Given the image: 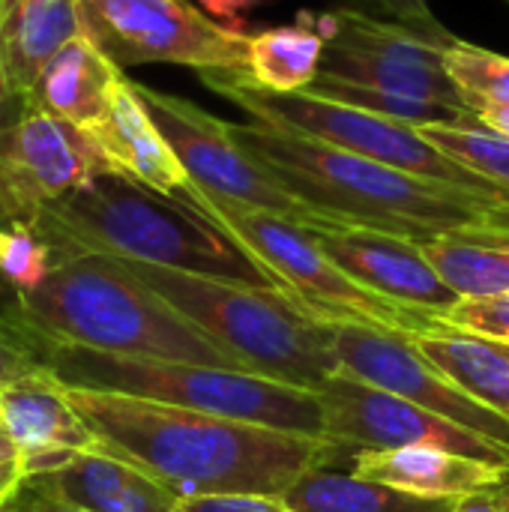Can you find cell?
<instances>
[{"mask_svg": "<svg viewBox=\"0 0 509 512\" xmlns=\"http://www.w3.org/2000/svg\"><path fill=\"white\" fill-rule=\"evenodd\" d=\"M282 501L294 512H456L462 501L417 498L354 474L312 468L303 474Z\"/></svg>", "mask_w": 509, "mask_h": 512, "instance_id": "603a6c76", "label": "cell"}, {"mask_svg": "<svg viewBox=\"0 0 509 512\" xmlns=\"http://www.w3.org/2000/svg\"><path fill=\"white\" fill-rule=\"evenodd\" d=\"M306 231L354 282L384 300L438 318L459 303L417 240L345 222H327Z\"/></svg>", "mask_w": 509, "mask_h": 512, "instance_id": "9a60e30c", "label": "cell"}, {"mask_svg": "<svg viewBox=\"0 0 509 512\" xmlns=\"http://www.w3.org/2000/svg\"><path fill=\"white\" fill-rule=\"evenodd\" d=\"M39 369H42L39 336L15 315L12 318L0 315V387L24 375H33Z\"/></svg>", "mask_w": 509, "mask_h": 512, "instance_id": "f546056e", "label": "cell"}, {"mask_svg": "<svg viewBox=\"0 0 509 512\" xmlns=\"http://www.w3.org/2000/svg\"><path fill=\"white\" fill-rule=\"evenodd\" d=\"M231 138L291 195L321 216L417 243L509 237V201L432 183L315 138L264 123H228Z\"/></svg>", "mask_w": 509, "mask_h": 512, "instance_id": "7a4b0ae2", "label": "cell"}, {"mask_svg": "<svg viewBox=\"0 0 509 512\" xmlns=\"http://www.w3.org/2000/svg\"><path fill=\"white\" fill-rule=\"evenodd\" d=\"M66 396L96 435L99 450L132 462L180 501L198 495L282 498L303 474L327 465L336 450L321 438L135 396L78 387H66Z\"/></svg>", "mask_w": 509, "mask_h": 512, "instance_id": "6da1fadb", "label": "cell"}, {"mask_svg": "<svg viewBox=\"0 0 509 512\" xmlns=\"http://www.w3.org/2000/svg\"><path fill=\"white\" fill-rule=\"evenodd\" d=\"M36 231L63 258L96 252L285 294L282 282L225 228L117 171L99 174L48 207Z\"/></svg>", "mask_w": 509, "mask_h": 512, "instance_id": "3957f363", "label": "cell"}, {"mask_svg": "<svg viewBox=\"0 0 509 512\" xmlns=\"http://www.w3.org/2000/svg\"><path fill=\"white\" fill-rule=\"evenodd\" d=\"M24 480L87 512H180V498L174 492L132 462L99 447L75 453L66 465Z\"/></svg>", "mask_w": 509, "mask_h": 512, "instance_id": "ac0fdd59", "label": "cell"}, {"mask_svg": "<svg viewBox=\"0 0 509 512\" xmlns=\"http://www.w3.org/2000/svg\"><path fill=\"white\" fill-rule=\"evenodd\" d=\"M195 210L237 237L294 297L306 315L330 327H360L384 336L411 339L432 330L441 318L384 300L354 282L312 234L276 213L195 198Z\"/></svg>", "mask_w": 509, "mask_h": 512, "instance_id": "52a82bcc", "label": "cell"}, {"mask_svg": "<svg viewBox=\"0 0 509 512\" xmlns=\"http://www.w3.org/2000/svg\"><path fill=\"white\" fill-rule=\"evenodd\" d=\"M126 264L189 324L234 357L243 372L312 393L339 372L336 327L306 315L294 297L138 261Z\"/></svg>", "mask_w": 509, "mask_h": 512, "instance_id": "5b68a950", "label": "cell"}, {"mask_svg": "<svg viewBox=\"0 0 509 512\" xmlns=\"http://www.w3.org/2000/svg\"><path fill=\"white\" fill-rule=\"evenodd\" d=\"M444 63L465 105L480 117L495 108H509V57L453 39L444 48Z\"/></svg>", "mask_w": 509, "mask_h": 512, "instance_id": "83f0119b", "label": "cell"}, {"mask_svg": "<svg viewBox=\"0 0 509 512\" xmlns=\"http://www.w3.org/2000/svg\"><path fill=\"white\" fill-rule=\"evenodd\" d=\"M0 423L18 450L24 477L54 471L75 453L96 450V435L48 369L0 387Z\"/></svg>", "mask_w": 509, "mask_h": 512, "instance_id": "2e32d148", "label": "cell"}, {"mask_svg": "<svg viewBox=\"0 0 509 512\" xmlns=\"http://www.w3.org/2000/svg\"><path fill=\"white\" fill-rule=\"evenodd\" d=\"M420 246L459 300L509 297V237H435Z\"/></svg>", "mask_w": 509, "mask_h": 512, "instance_id": "cb8c5ba5", "label": "cell"}, {"mask_svg": "<svg viewBox=\"0 0 509 512\" xmlns=\"http://www.w3.org/2000/svg\"><path fill=\"white\" fill-rule=\"evenodd\" d=\"M123 75L126 72L87 33H81L66 42L33 81L27 93L30 111H45L93 135L108 114L114 84Z\"/></svg>", "mask_w": 509, "mask_h": 512, "instance_id": "d6986e66", "label": "cell"}, {"mask_svg": "<svg viewBox=\"0 0 509 512\" xmlns=\"http://www.w3.org/2000/svg\"><path fill=\"white\" fill-rule=\"evenodd\" d=\"M480 120H483L486 126H492V129H498V132L509 135V108H495V111H486V114H480Z\"/></svg>", "mask_w": 509, "mask_h": 512, "instance_id": "f35d334b", "label": "cell"}, {"mask_svg": "<svg viewBox=\"0 0 509 512\" xmlns=\"http://www.w3.org/2000/svg\"><path fill=\"white\" fill-rule=\"evenodd\" d=\"M324 408V441L351 450H408L435 447L477 459L492 468H509V450L480 438L444 417H435L402 396L336 372L318 390Z\"/></svg>", "mask_w": 509, "mask_h": 512, "instance_id": "4fadbf2b", "label": "cell"}, {"mask_svg": "<svg viewBox=\"0 0 509 512\" xmlns=\"http://www.w3.org/2000/svg\"><path fill=\"white\" fill-rule=\"evenodd\" d=\"M0 512H87L81 507H72L66 501L51 498L48 492H42L39 486H33L30 480H21L18 489L0 501Z\"/></svg>", "mask_w": 509, "mask_h": 512, "instance_id": "836d02e7", "label": "cell"}, {"mask_svg": "<svg viewBox=\"0 0 509 512\" xmlns=\"http://www.w3.org/2000/svg\"><path fill=\"white\" fill-rule=\"evenodd\" d=\"M384 12H390L399 24L435 39V42H444L450 45L456 36L447 33V27L435 18V12L429 9V0H375Z\"/></svg>", "mask_w": 509, "mask_h": 512, "instance_id": "d6a6232c", "label": "cell"}, {"mask_svg": "<svg viewBox=\"0 0 509 512\" xmlns=\"http://www.w3.org/2000/svg\"><path fill=\"white\" fill-rule=\"evenodd\" d=\"M507 3H509V0H507Z\"/></svg>", "mask_w": 509, "mask_h": 512, "instance_id": "7bdbcfd3", "label": "cell"}, {"mask_svg": "<svg viewBox=\"0 0 509 512\" xmlns=\"http://www.w3.org/2000/svg\"><path fill=\"white\" fill-rule=\"evenodd\" d=\"M9 462H18V450H15L12 438L6 435V429L0 423V465H9Z\"/></svg>", "mask_w": 509, "mask_h": 512, "instance_id": "ab89813d", "label": "cell"}, {"mask_svg": "<svg viewBox=\"0 0 509 512\" xmlns=\"http://www.w3.org/2000/svg\"><path fill=\"white\" fill-rule=\"evenodd\" d=\"M12 297L15 318L60 345L240 369L234 357L144 285L126 261L111 255L81 252L63 258L33 288Z\"/></svg>", "mask_w": 509, "mask_h": 512, "instance_id": "277c9868", "label": "cell"}, {"mask_svg": "<svg viewBox=\"0 0 509 512\" xmlns=\"http://www.w3.org/2000/svg\"><path fill=\"white\" fill-rule=\"evenodd\" d=\"M201 78L210 90H216L219 96H225L228 102L252 114L255 123L324 141L330 147L357 153L363 159L399 168L405 174H414L432 183H447V186L468 189L474 195L509 201L507 189L477 177L474 171H468L465 165L441 153L432 141L420 135V129L408 123H396V120L315 96L309 90L276 93V90L261 87L252 75L204 72Z\"/></svg>", "mask_w": 509, "mask_h": 512, "instance_id": "ba28073f", "label": "cell"}, {"mask_svg": "<svg viewBox=\"0 0 509 512\" xmlns=\"http://www.w3.org/2000/svg\"><path fill=\"white\" fill-rule=\"evenodd\" d=\"M201 3H204V9H207L219 24H225L228 30L243 33L246 12H249L252 6H258L261 0H201Z\"/></svg>", "mask_w": 509, "mask_h": 512, "instance_id": "d590c367", "label": "cell"}, {"mask_svg": "<svg viewBox=\"0 0 509 512\" xmlns=\"http://www.w3.org/2000/svg\"><path fill=\"white\" fill-rule=\"evenodd\" d=\"M483 498L498 512H509V468L498 471V480L483 492Z\"/></svg>", "mask_w": 509, "mask_h": 512, "instance_id": "8d00e7d4", "label": "cell"}, {"mask_svg": "<svg viewBox=\"0 0 509 512\" xmlns=\"http://www.w3.org/2000/svg\"><path fill=\"white\" fill-rule=\"evenodd\" d=\"M111 171L117 168L93 135L30 111L0 132V222L36 228L48 207Z\"/></svg>", "mask_w": 509, "mask_h": 512, "instance_id": "7c38bea8", "label": "cell"}, {"mask_svg": "<svg viewBox=\"0 0 509 512\" xmlns=\"http://www.w3.org/2000/svg\"><path fill=\"white\" fill-rule=\"evenodd\" d=\"M444 321L471 330L477 336L495 339L509 345V297H492V300H459Z\"/></svg>", "mask_w": 509, "mask_h": 512, "instance_id": "4dcf8cb0", "label": "cell"}, {"mask_svg": "<svg viewBox=\"0 0 509 512\" xmlns=\"http://www.w3.org/2000/svg\"><path fill=\"white\" fill-rule=\"evenodd\" d=\"M27 114H30V99L15 84V78L9 75V66H6V60L0 54V132L9 129V126H15Z\"/></svg>", "mask_w": 509, "mask_h": 512, "instance_id": "e575fe53", "label": "cell"}, {"mask_svg": "<svg viewBox=\"0 0 509 512\" xmlns=\"http://www.w3.org/2000/svg\"><path fill=\"white\" fill-rule=\"evenodd\" d=\"M180 512H294L276 495H198L183 498Z\"/></svg>", "mask_w": 509, "mask_h": 512, "instance_id": "1f68e13d", "label": "cell"}, {"mask_svg": "<svg viewBox=\"0 0 509 512\" xmlns=\"http://www.w3.org/2000/svg\"><path fill=\"white\" fill-rule=\"evenodd\" d=\"M87 36L120 66L180 63L204 72L252 75V36L207 18L189 0H78Z\"/></svg>", "mask_w": 509, "mask_h": 512, "instance_id": "9c48e42d", "label": "cell"}, {"mask_svg": "<svg viewBox=\"0 0 509 512\" xmlns=\"http://www.w3.org/2000/svg\"><path fill=\"white\" fill-rule=\"evenodd\" d=\"M420 135L477 177L509 192V135L486 126L483 120L423 126Z\"/></svg>", "mask_w": 509, "mask_h": 512, "instance_id": "4316f807", "label": "cell"}, {"mask_svg": "<svg viewBox=\"0 0 509 512\" xmlns=\"http://www.w3.org/2000/svg\"><path fill=\"white\" fill-rule=\"evenodd\" d=\"M312 21L327 42L321 72L375 90L468 108L462 90L447 72L444 42L348 6L321 12Z\"/></svg>", "mask_w": 509, "mask_h": 512, "instance_id": "8fae6325", "label": "cell"}, {"mask_svg": "<svg viewBox=\"0 0 509 512\" xmlns=\"http://www.w3.org/2000/svg\"><path fill=\"white\" fill-rule=\"evenodd\" d=\"M456 512H498L483 495H477V498H468V501H462V507Z\"/></svg>", "mask_w": 509, "mask_h": 512, "instance_id": "60d3db41", "label": "cell"}, {"mask_svg": "<svg viewBox=\"0 0 509 512\" xmlns=\"http://www.w3.org/2000/svg\"><path fill=\"white\" fill-rule=\"evenodd\" d=\"M81 33L87 30L78 0H6L0 12V54L24 93L45 63Z\"/></svg>", "mask_w": 509, "mask_h": 512, "instance_id": "7402d4cb", "label": "cell"}, {"mask_svg": "<svg viewBox=\"0 0 509 512\" xmlns=\"http://www.w3.org/2000/svg\"><path fill=\"white\" fill-rule=\"evenodd\" d=\"M309 93L396 120V123H408L414 129L423 126H438V123H474L480 120L474 111L468 108H456V105H444V102H432V99H417V96H402V93H390V90H375V87H363L345 78H336L330 72H321Z\"/></svg>", "mask_w": 509, "mask_h": 512, "instance_id": "484cf974", "label": "cell"}, {"mask_svg": "<svg viewBox=\"0 0 509 512\" xmlns=\"http://www.w3.org/2000/svg\"><path fill=\"white\" fill-rule=\"evenodd\" d=\"M3 3H6V0H0V12H3Z\"/></svg>", "mask_w": 509, "mask_h": 512, "instance_id": "b9f144b4", "label": "cell"}, {"mask_svg": "<svg viewBox=\"0 0 509 512\" xmlns=\"http://www.w3.org/2000/svg\"><path fill=\"white\" fill-rule=\"evenodd\" d=\"M96 144L108 153L114 168L147 189L177 198L189 207H195V186L180 165L177 153L159 132L156 120L150 117L147 105L135 93L132 78H120L114 84L108 114L93 132Z\"/></svg>", "mask_w": 509, "mask_h": 512, "instance_id": "e0dca14e", "label": "cell"}, {"mask_svg": "<svg viewBox=\"0 0 509 512\" xmlns=\"http://www.w3.org/2000/svg\"><path fill=\"white\" fill-rule=\"evenodd\" d=\"M408 342L468 396L509 420V345L462 330L444 318Z\"/></svg>", "mask_w": 509, "mask_h": 512, "instance_id": "44dd1931", "label": "cell"}, {"mask_svg": "<svg viewBox=\"0 0 509 512\" xmlns=\"http://www.w3.org/2000/svg\"><path fill=\"white\" fill-rule=\"evenodd\" d=\"M39 360L42 369H48L66 387L135 396L159 405H174L324 441V408L318 393L288 387L252 372L105 354L60 345L42 336Z\"/></svg>", "mask_w": 509, "mask_h": 512, "instance_id": "8992f818", "label": "cell"}, {"mask_svg": "<svg viewBox=\"0 0 509 512\" xmlns=\"http://www.w3.org/2000/svg\"><path fill=\"white\" fill-rule=\"evenodd\" d=\"M327 42L309 15H300L297 24L270 27L252 36V78L276 93L309 90L321 75Z\"/></svg>", "mask_w": 509, "mask_h": 512, "instance_id": "d4e9b609", "label": "cell"}, {"mask_svg": "<svg viewBox=\"0 0 509 512\" xmlns=\"http://www.w3.org/2000/svg\"><path fill=\"white\" fill-rule=\"evenodd\" d=\"M339 372L381 387L411 405L444 417L480 438L509 450V420L468 396L459 384L441 375L408 339L384 336L360 327H336Z\"/></svg>", "mask_w": 509, "mask_h": 512, "instance_id": "5bb4252c", "label": "cell"}, {"mask_svg": "<svg viewBox=\"0 0 509 512\" xmlns=\"http://www.w3.org/2000/svg\"><path fill=\"white\" fill-rule=\"evenodd\" d=\"M57 261H63L60 249L33 225L0 222V279L9 282L12 294L33 288Z\"/></svg>", "mask_w": 509, "mask_h": 512, "instance_id": "f1b7e54d", "label": "cell"}, {"mask_svg": "<svg viewBox=\"0 0 509 512\" xmlns=\"http://www.w3.org/2000/svg\"><path fill=\"white\" fill-rule=\"evenodd\" d=\"M498 471L468 456H456L435 447H408V450H360L351 459V474L435 501H468L483 495Z\"/></svg>", "mask_w": 509, "mask_h": 512, "instance_id": "ffe728a7", "label": "cell"}, {"mask_svg": "<svg viewBox=\"0 0 509 512\" xmlns=\"http://www.w3.org/2000/svg\"><path fill=\"white\" fill-rule=\"evenodd\" d=\"M135 84V93L147 105L159 132L177 153L186 168L195 198L216 204H237L249 210H264L285 216L303 228H318L333 219L321 216L297 195H291L282 183H276L228 132V123L207 114L189 99L153 90L147 84Z\"/></svg>", "mask_w": 509, "mask_h": 512, "instance_id": "30bf717a", "label": "cell"}, {"mask_svg": "<svg viewBox=\"0 0 509 512\" xmlns=\"http://www.w3.org/2000/svg\"><path fill=\"white\" fill-rule=\"evenodd\" d=\"M24 480V471H21V465L18 462H9V465H0V501H6L15 489H18V483Z\"/></svg>", "mask_w": 509, "mask_h": 512, "instance_id": "74e56055", "label": "cell"}]
</instances>
